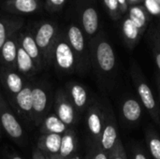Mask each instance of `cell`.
<instances>
[{
    "label": "cell",
    "mask_w": 160,
    "mask_h": 159,
    "mask_svg": "<svg viewBox=\"0 0 160 159\" xmlns=\"http://www.w3.org/2000/svg\"><path fill=\"white\" fill-rule=\"evenodd\" d=\"M77 150H78L77 133L72 127H69L62 135L59 156L62 158L68 159L75 154H77Z\"/></svg>",
    "instance_id": "cb8c5ba5"
},
{
    "label": "cell",
    "mask_w": 160,
    "mask_h": 159,
    "mask_svg": "<svg viewBox=\"0 0 160 159\" xmlns=\"http://www.w3.org/2000/svg\"><path fill=\"white\" fill-rule=\"evenodd\" d=\"M53 112L68 127L77 125L80 120V114L70 101L64 88H58L54 93Z\"/></svg>",
    "instance_id": "30bf717a"
},
{
    "label": "cell",
    "mask_w": 160,
    "mask_h": 159,
    "mask_svg": "<svg viewBox=\"0 0 160 159\" xmlns=\"http://www.w3.org/2000/svg\"><path fill=\"white\" fill-rule=\"evenodd\" d=\"M157 25H158V29H159V31H160V21L158 22V23Z\"/></svg>",
    "instance_id": "b9f144b4"
},
{
    "label": "cell",
    "mask_w": 160,
    "mask_h": 159,
    "mask_svg": "<svg viewBox=\"0 0 160 159\" xmlns=\"http://www.w3.org/2000/svg\"><path fill=\"white\" fill-rule=\"evenodd\" d=\"M64 32L76 58V73L82 76L85 75L91 68L88 40L80 25L75 22H70L67 27L64 28Z\"/></svg>",
    "instance_id": "7a4b0ae2"
},
{
    "label": "cell",
    "mask_w": 160,
    "mask_h": 159,
    "mask_svg": "<svg viewBox=\"0 0 160 159\" xmlns=\"http://www.w3.org/2000/svg\"><path fill=\"white\" fill-rule=\"evenodd\" d=\"M130 156L131 159H148L143 149L138 144H133L132 147H130Z\"/></svg>",
    "instance_id": "d6a6232c"
},
{
    "label": "cell",
    "mask_w": 160,
    "mask_h": 159,
    "mask_svg": "<svg viewBox=\"0 0 160 159\" xmlns=\"http://www.w3.org/2000/svg\"><path fill=\"white\" fill-rule=\"evenodd\" d=\"M127 15L129 19L134 22V24L139 28L140 32L143 36V34L147 31L149 22L151 20V16L143 7L142 5H135L128 7V10Z\"/></svg>",
    "instance_id": "d4e9b609"
},
{
    "label": "cell",
    "mask_w": 160,
    "mask_h": 159,
    "mask_svg": "<svg viewBox=\"0 0 160 159\" xmlns=\"http://www.w3.org/2000/svg\"><path fill=\"white\" fill-rule=\"evenodd\" d=\"M53 98L54 93L49 82L34 80L32 90L33 127H38L44 117L51 112L53 108Z\"/></svg>",
    "instance_id": "5b68a950"
},
{
    "label": "cell",
    "mask_w": 160,
    "mask_h": 159,
    "mask_svg": "<svg viewBox=\"0 0 160 159\" xmlns=\"http://www.w3.org/2000/svg\"><path fill=\"white\" fill-rule=\"evenodd\" d=\"M143 7L149 13L150 16H156L160 18V4L156 0H143L142 3Z\"/></svg>",
    "instance_id": "1f68e13d"
},
{
    "label": "cell",
    "mask_w": 160,
    "mask_h": 159,
    "mask_svg": "<svg viewBox=\"0 0 160 159\" xmlns=\"http://www.w3.org/2000/svg\"><path fill=\"white\" fill-rule=\"evenodd\" d=\"M19 32L11 36L0 49V66L16 69Z\"/></svg>",
    "instance_id": "d6986e66"
},
{
    "label": "cell",
    "mask_w": 160,
    "mask_h": 159,
    "mask_svg": "<svg viewBox=\"0 0 160 159\" xmlns=\"http://www.w3.org/2000/svg\"><path fill=\"white\" fill-rule=\"evenodd\" d=\"M16 70L27 80L35 79V76L38 73V70L35 66L33 60L24 52V50L21 47L20 44H18Z\"/></svg>",
    "instance_id": "44dd1931"
},
{
    "label": "cell",
    "mask_w": 160,
    "mask_h": 159,
    "mask_svg": "<svg viewBox=\"0 0 160 159\" xmlns=\"http://www.w3.org/2000/svg\"><path fill=\"white\" fill-rule=\"evenodd\" d=\"M2 127H1V125H0V140H1V138H2Z\"/></svg>",
    "instance_id": "60d3db41"
},
{
    "label": "cell",
    "mask_w": 160,
    "mask_h": 159,
    "mask_svg": "<svg viewBox=\"0 0 160 159\" xmlns=\"http://www.w3.org/2000/svg\"><path fill=\"white\" fill-rule=\"evenodd\" d=\"M64 89L79 114L82 115V113H85L93 101L88 89L83 84L73 81L67 82Z\"/></svg>",
    "instance_id": "5bb4252c"
},
{
    "label": "cell",
    "mask_w": 160,
    "mask_h": 159,
    "mask_svg": "<svg viewBox=\"0 0 160 159\" xmlns=\"http://www.w3.org/2000/svg\"><path fill=\"white\" fill-rule=\"evenodd\" d=\"M108 155H109V159H128L124 144L122 143L121 140H119L116 142L113 149Z\"/></svg>",
    "instance_id": "f1b7e54d"
},
{
    "label": "cell",
    "mask_w": 160,
    "mask_h": 159,
    "mask_svg": "<svg viewBox=\"0 0 160 159\" xmlns=\"http://www.w3.org/2000/svg\"><path fill=\"white\" fill-rule=\"evenodd\" d=\"M147 37L152 54L155 58V62L160 73V32L158 25L149 28Z\"/></svg>",
    "instance_id": "484cf974"
},
{
    "label": "cell",
    "mask_w": 160,
    "mask_h": 159,
    "mask_svg": "<svg viewBox=\"0 0 160 159\" xmlns=\"http://www.w3.org/2000/svg\"><path fill=\"white\" fill-rule=\"evenodd\" d=\"M156 81H157V86H158V94H159L160 98V73H158L156 76Z\"/></svg>",
    "instance_id": "74e56055"
},
{
    "label": "cell",
    "mask_w": 160,
    "mask_h": 159,
    "mask_svg": "<svg viewBox=\"0 0 160 159\" xmlns=\"http://www.w3.org/2000/svg\"><path fill=\"white\" fill-rule=\"evenodd\" d=\"M62 135L41 134L37 141V149L45 156L59 155Z\"/></svg>",
    "instance_id": "7402d4cb"
},
{
    "label": "cell",
    "mask_w": 160,
    "mask_h": 159,
    "mask_svg": "<svg viewBox=\"0 0 160 159\" xmlns=\"http://www.w3.org/2000/svg\"><path fill=\"white\" fill-rule=\"evenodd\" d=\"M87 155L91 159H109V155L98 144L90 143Z\"/></svg>",
    "instance_id": "4dcf8cb0"
},
{
    "label": "cell",
    "mask_w": 160,
    "mask_h": 159,
    "mask_svg": "<svg viewBox=\"0 0 160 159\" xmlns=\"http://www.w3.org/2000/svg\"><path fill=\"white\" fill-rule=\"evenodd\" d=\"M6 159H23L21 156H19L18 154L14 153V152H7L6 153Z\"/></svg>",
    "instance_id": "d590c367"
},
{
    "label": "cell",
    "mask_w": 160,
    "mask_h": 159,
    "mask_svg": "<svg viewBox=\"0 0 160 159\" xmlns=\"http://www.w3.org/2000/svg\"><path fill=\"white\" fill-rule=\"evenodd\" d=\"M91 68H93L99 84L111 89L116 76L117 59L114 49L103 31H99L88 40Z\"/></svg>",
    "instance_id": "6da1fadb"
},
{
    "label": "cell",
    "mask_w": 160,
    "mask_h": 159,
    "mask_svg": "<svg viewBox=\"0 0 160 159\" xmlns=\"http://www.w3.org/2000/svg\"><path fill=\"white\" fill-rule=\"evenodd\" d=\"M105 118V107L98 100H93L85 112V123L91 144L100 142Z\"/></svg>",
    "instance_id": "9c48e42d"
},
{
    "label": "cell",
    "mask_w": 160,
    "mask_h": 159,
    "mask_svg": "<svg viewBox=\"0 0 160 159\" xmlns=\"http://www.w3.org/2000/svg\"><path fill=\"white\" fill-rule=\"evenodd\" d=\"M0 125L2 130L18 145L24 146L27 135L15 112L8 102L0 88Z\"/></svg>",
    "instance_id": "8992f818"
},
{
    "label": "cell",
    "mask_w": 160,
    "mask_h": 159,
    "mask_svg": "<svg viewBox=\"0 0 160 159\" xmlns=\"http://www.w3.org/2000/svg\"><path fill=\"white\" fill-rule=\"evenodd\" d=\"M52 66L61 74H73L77 72V62L74 52L68 44L64 29H61L59 37L53 48Z\"/></svg>",
    "instance_id": "52a82bcc"
},
{
    "label": "cell",
    "mask_w": 160,
    "mask_h": 159,
    "mask_svg": "<svg viewBox=\"0 0 160 159\" xmlns=\"http://www.w3.org/2000/svg\"><path fill=\"white\" fill-rule=\"evenodd\" d=\"M128 7L130 6H135V5H142L143 0H127Z\"/></svg>",
    "instance_id": "8d00e7d4"
},
{
    "label": "cell",
    "mask_w": 160,
    "mask_h": 159,
    "mask_svg": "<svg viewBox=\"0 0 160 159\" xmlns=\"http://www.w3.org/2000/svg\"><path fill=\"white\" fill-rule=\"evenodd\" d=\"M145 141L153 159H160V136L151 127L145 130Z\"/></svg>",
    "instance_id": "4316f807"
},
{
    "label": "cell",
    "mask_w": 160,
    "mask_h": 159,
    "mask_svg": "<svg viewBox=\"0 0 160 159\" xmlns=\"http://www.w3.org/2000/svg\"><path fill=\"white\" fill-rule=\"evenodd\" d=\"M28 81L16 69L0 66V88L9 105Z\"/></svg>",
    "instance_id": "8fae6325"
},
{
    "label": "cell",
    "mask_w": 160,
    "mask_h": 159,
    "mask_svg": "<svg viewBox=\"0 0 160 159\" xmlns=\"http://www.w3.org/2000/svg\"><path fill=\"white\" fill-rule=\"evenodd\" d=\"M42 7L41 0H4L1 8L12 15H26L39 11Z\"/></svg>",
    "instance_id": "2e32d148"
},
{
    "label": "cell",
    "mask_w": 160,
    "mask_h": 159,
    "mask_svg": "<svg viewBox=\"0 0 160 159\" xmlns=\"http://www.w3.org/2000/svg\"><path fill=\"white\" fill-rule=\"evenodd\" d=\"M140 100L134 97H128L122 100L120 106L121 116L128 126H135L140 123L142 116V107Z\"/></svg>",
    "instance_id": "e0dca14e"
},
{
    "label": "cell",
    "mask_w": 160,
    "mask_h": 159,
    "mask_svg": "<svg viewBox=\"0 0 160 159\" xmlns=\"http://www.w3.org/2000/svg\"><path fill=\"white\" fill-rule=\"evenodd\" d=\"M121 34L126 46L129 50H133L140 42L142 35L139 28L126 14L121 19Z\"/></svg>",
    "instance_id": "ffe728a7"
},
{
    "label": "cell",
    "mask_w": 160,
    "mask_h": 159,
    "mask_svg": "<svg viewBox=\"0 0 160 159\" xmlns=\"http://www.w3.org/2000/svg\"><path fill=\"white\" fill-rule=\"evenodd\" d=\"M68 0H46L44 7L49 13L60 12L65 7Z\"/></svg>",
    "instance_id": "f546056e"
},
{
    "label": "cell",
    "mask_w": 160,
    "mask_h": 159,
    "mask_svg": "<svg viewBox=\"0 0 160 159\" xmlns=\"http://www.w3.org/2000/svg\"><path fill=\"white\" fill-rule=\"evenodd\" d=\"M105 118H104V126L103 130L99 142L100 147L109 154L113 147L115 146L116 142L120 140L119 133H118V126L116 122L115 115L113 113L112 109L110 105L105 106Z\"/></svg>",
    "instance_id": "4fadbf2b"
},
{
    "label": "cell",
    "mask_w": 160,
    "mask_h": 159,
    "mask_svg": "<svg viewBox=\"0 0 160 159\" xmlns=\"http://www.w3.org/2000/svg\"><path fill=\"white\" fill-rule=\"evenodd\" d=\"M156 1H158V3L160 4V0H156Z\"/></svg>",
    "instance_id": "ee69618b"
},
{
    "label": "cell",
    "mask_w": 160,
    "mask_h": 159,
    "mask_svg": "<svg viewBox=\"0 0 160 159\" xmlns=\"http://www.w3.org/2000/svg\"><path fill=\"white\" fill-rule=\"evenodd\" d=\"M60 27L52 20H43L32 29L34 38L42 56L45 68L52 66V56L54 45L60 34Z\"/></svg>",
    "instance_id": "3957f363"
},
{
    "label": "cell",
    "mask_w": 160,
    "mask_h": 159,
    "mask_svg": "<svg viewBox=\"0 0 160 159\" xmlns=\"http://www.w3.org/2000/svg\"><path fill=\"white\" fill-rule=\"evenodd\" d=\"M130 76L135 87V90L140 97V101L142 105L146 109L151 118L154 122L160 126V109L155 96L152 92L151 87L149 86L144 74L142 73L140 66L136 61H132L130 65Z\"/></svg>",
    "instance_id": "277c9868"
},
{
    "label": "cell",
    "mask_w": 160,
    "mask_h": 159,
    "mask_svg": "<svg viewBox=\"0 0 160 159\" xmlns=\"http://www.w3.org/2000/svg\"><path fill=\"white\" fill-rule=\"evenodd\" d=\"M41 134H58L63 135L69 127L66 126L54 112H50L38 126Z\"/></svg>",
    "instance_id": "603a6c76"
},
{
    "label": "cell",
    "mask_w": 160,
    "mask_h": 159,
    "mask_svg": "<svg viewBox=\"0 0 160 159\" xmlns=\"http://www.w3.org/2000/svg\"><path fill=\"white\" fill-rule=\"evenodd\" d=\"M19 44L24 50V52L30 56V58L33 60L38 72L45 68L41 53L34 38L32 29L22 28L19 32Z\"/></svg>",
    "instance_id": "9a60e30c"
},
{
    "label": "cell",
    "mask_w": 160,
    "mask_h": 159,
    "mask_svg": "<svg viewBox=\"0 0 160 159\" xmlns=\"http://www.w3.org/2000/svg\"><path fill=\"white\" fill-rule=\"evenodd\" d=\"M24 25V21L19 16H0V49L13 35L20 32Z\"/></svg>",
    "instance_id": "ac0fdd59"
},
{
    "label": "cell",
    "mask_w": 160,
    "mask_h": 159,
    "mask_svg": "<svg viewBox=\"0 0 160 159\" xmlns=\"http://www.w3.org/2000/svg\"><path fill=\"white\" fill-rule=\"evenodd\" d=\"M85 159H91V158H90V157H89V156L87 155V156H86V157H85Z\"/></svg>",
    "instance_id": "7bdbcfd3"
},
{
    "label": "cell",
    "mask_w": 160,
    "mask_h": 159,
    "mask_svg": "<svg viewBox=\"0 0 160 159\" xmlns=\"http://www.w3.org/2000/svg\"><path fill=\"white\" fill-rule=\"evenodd\" d=\"M35 79L30 80L15 97L12 104L10 105L20 121H22L26 126L33 127L32 115V90L33 82Z\"/></svg>",
    "instance_id": "7c38bea8"
},
{
    "label": "cell",
    "mask_w": 160,
    "mask_h": 159,
    "mask_svg": "<svg viewBox=\"0 0 160 159\" xmlns=\"http://www.w3.org/2000/svg\"><path fill=\"white\" fill-rule=\"evenodd\" d=\"M47 157V156H46ZM47 158L48 159H64L62 158L59 155H55V156H49V157H47Z\"/></svg>",
    "instance_id": "f35d334b"
},
{
    "label": "cell",
    "mask_w": 160,
    "mask_h": 159,
    "mask_svg": "<svg viewBox=\"0 0 160 159\" xmlns=\"http://www.w3.org/2000/svg\"><path fill=\"white\" fill-rule=\"evenodd\" d=\"M32 159H48L47 157L42 154L39 150H38L37 148L33 150L32 152Z\"/></svg>",
    "instance_id": "e575fe53"
},
{
    "label": "cell",
    "mask_w": 160,
    "mask_h": 159,
    "mask_svg": "<svg viewBox=\"0 0 160 159\" xmlns=\"http://www.w3.org/2000/svg\"><path fill=\"white\" fill-rule=\"evenodd\" d=\"M103 3V6L108 13V15L111 17L112 20L113 21H120L123 17L120 7H119V3L117 0H101Z\"/></svg>",
    "instance_id": "83f0119b"
},
{
    "label": "cell",
    "mask_w": 160,
    "mask_h": 159,
    "mask_svg": "<svg viewBox=\"0 0 160 159\" xmlns=\"http://www.w3.org/2000/svg\"><path fill=\"white\" fill-rule=\"evenodd\" d=\"M118 3H119V7H120V11L122 13V15H126L128 13V2L127 0H117Z\"/></svg>",
    "instance_id": "836d02e7"
},
{
    "label": "cell",
    "mask_w": 160,
    "mask_h": 159,
    "mask_svg": "<svg viewBox=\"0 0 160 159\" xmlns=\"http://www.w3.org/2000/svg\"><path fill=\"white\" fill-rule=\"evenodd\" d=\"M76 9L80 27L87 40H90L99 32V15L94 0H77Z\"/></svg>",
    "instance_id": "ba28073f"
},
{
    "label": "cell",
    "mask_w": 160,
    "mask_h": 159,
    "mask_svg": "<svg viewBox=\"0 0 160 159\" xmlns=\"http://www.w3.org/2000/svg\"><path fill=\"white\" fill-rule=\"evenodd\" d=\"M68 159H82V157H81V156H80V155H78V154H75L74 156H72L71 157H69Z\"/></svg>",
    "instance_id": "ab89813d"
}]
</instances>
